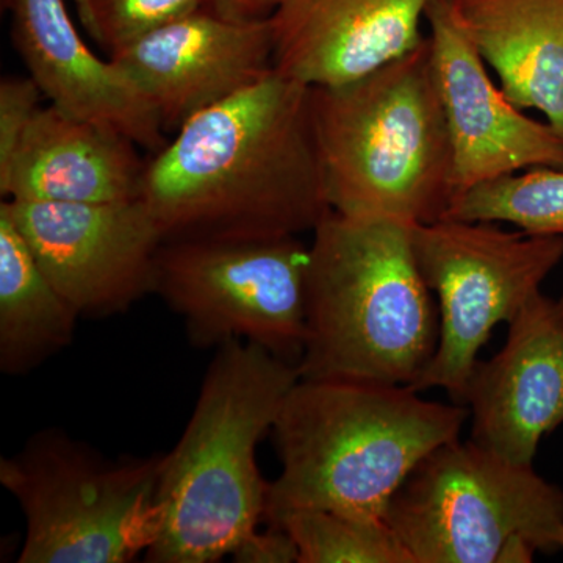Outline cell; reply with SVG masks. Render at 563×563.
I'll list each match as a JSON object with an SVG mask.
<instances>
[{"label": "cell", "instance_id": "1", "mask_svg": "<svg viewBox=\"0 0 563 563\" xmlns=\"http://www.w3.org/2000/svg\"><path fill=\"white\" fill-rule=\"evenodd\" d=\"M141 199L176 240L299 236L329 213L312 88L273 69L152 154Z\"/></svg>", "mask_w": 563, "mask_h": 563}, {"label": "cell", "instance_id": "2", "mask_svg": "<svg viewBox=\"0 0 563 563\" xmlns=\"http://www.w3.org/2000/svg\"><path fill=\"white\" fill-rule=\"evenodd\" d=\"M299 379L298 363L258 344L218 347L179 443L163 455L162 528L147 562H218L257 531L269 488L257 446Z\"/></svg>", "mask_w": 563, "mask_h": 563}, {"label": "cell", "instance_id": "3", "mask_svg": "<svg viewBox=\"0 0 563 563\" xmlns=\"http://www.w3.org/2000/svg\"><path fill=\"white\" fill-rule=\"evenodd\" d=\"M462 404L421 398L409 385L299 379L274 424L280 474L266 517L321 509L385 518L418 463L459 439Z\"/></svg>", "mask_w": 563, "mask_h": 563}, {"label": "cell", "instance_id": "4", "mask_svg": "<svg viewBox=\"0 0 563 563\" xmlns=\"http://www.w3.org/2000/svg\"><path fill=\"white\" fill-rule=\"evenodd\" d=\"M413 225L331 211L313 229L302 379L417 383L435 354L440 320Z\"/></svg>", "mask_w": 563, "mask_h": 563}, {"label": "cell", "instance_id": "5", "mask_svg": "<svg viewBox=\"0 0 563 563\" xmlns=\"http://www.w3.org/2000/svg\"><path fill=\"white\" fill-rule=\"evenodd\" d=\"M329 206L365 220L424 224L453 202V155L424 43L339 87L312 88Z\"/></svg>", "mask_w": 563, "mask_h": 563}, {"label": "cell", "instance_id": "6", "mask_svg": "<svg viewBox=\"0 0 563 563\" xmlns=\"http://www.w3.org/2000/svg\"><path fill=\"white\" fill-rule=\"evenodd\" d=\"M385 520L415 563H529L563 550V490L472 439L426 455Z\"/></svg>", "mask_w": 563, "mask_h": 563}, {"label": "cell", "instance_id": "7", "mask_svg": "<svg viewBox=\"0 0 563 563\" xmlns=\"http://www.w3.org/2000/svg\"><path fill=\"white\" fill-rule=\"evenodd\" d=\"M163 455L107 461L60 432L0 459V484L25 517L21 563H128L162 528Z\"/></svg>", "mask_w": 563, "mask_h": 563}, {"label": "cell", "instance_id": "8", "mask_svg": "<svg viewBox=\"0 0 563 563\" xmlns=\"http://www.w3.org/2000/svg\"><path fill=\"white\" fill-rule=\"evenodd\" d=\"M413 250L437 298L440 332L435 354L412 388H442L463 406L479 351L496 325L509 324L542 292L563 261V236L440 218L413 225Z\"/></svg>", "mask_w": 563, "mask_h": 563}, {"label": "cell", "instance_id": "9", "mask_svg": "<svg viewBox=\"0 0 563 563\" xmlns=\"http://www.w3.org/2000/svg\"><path fill=\"white\" fill-rule=\"evenodd\" d=\"M309 261L298 236L165 242L155 292L184 320L192 346L240 340L299 363Z\"/></svg>", "mask_w": 563, "mask_h": 563}, {"label": "cell", "instance_id": "10", "mask_svg": "<svg viewBox=\"0 0 563 563\" xmlns=\"http://www.w3.org/2000/svg\"><path fill=\"white\" fill-rule=\"evenodd\" d=\"M79 317L124 312L155 292L165 236L143 199L0 203Z\"/></svg>", "mask_w": 563, "mask_h": 563}, {"label": "cell", "instance_id": "11", "mask_svg": "<svg viewBox=\"0 0 563 563\" xmlns=\"http://www.w3.org/2000/svg\"><path fill=\"white\" fill-rule=\"evenodd\" d=\"M426 27L453 155V201L528 169L563 168L562 136L495 84L453 0H432Z\"/></svg>", "mask_w": 563, "mask_h": 563}, {"label": "cell", "instance_id": "12", "mask_svg": "<svg viewBox=\"0 0 563 563\" xmlns=\"http://www.w3.org/2000/svg\"><path fill=\"white\" fill-rule=\"evenodd\" d=\"M157 114L163 131L185 122L274 69L268 20L235 22L203 9L110 55Z\"/></svg>", "mask_w": 563, "mask_h": 563}, {"label": "cell", "instance_id": "13", "mask_svg": "<svg viewBox=\"0 0 563 563\" xmlns=\"http://www.w3.org/2000/svg\"><path fill=\"white\" fill-rule=\"evenodd\" d=\"M472 440L533 465L544 437L563 424V301L537 295L509 322L506 343L477 361L466 387Z\"/></svg>", "mask_w": 563, "mask_h": 563}, {"label": "cell", "instance_id": "14", "mask_svg": "<svg viewBox=\"0 0 563 563\" xmlns=\"http://www.w3.org/2000/svg\"><path fill=\"white\" fill-rule=\"evenodd\" d=\"M432 0H277L273 65L310 88L350 84L424 43Z\"/></svg>", "mask_w": 563, "mask_h": 563}, {"label": "cell", "instance_id": "15", "mask_svg": "<svg viewBox=\"0 0 563 563\" xmlns=\"http://www.w3.org/2000/svg\"><path fill=\"white\" fill-rule=\"evenodd\" d=\"M13 43L51 103L124 133L157 154L168 144L161 120L113 62L87 46L65 0H2Z\"/></svg>", "mask_w": 563, "mask_h": 563}, {"label": "cell", "instance_id": "16", "mask_svg": "<svg viewBox=\"0 0 563 563\" xmlns=\"http://www.w3.org/2000/svg\"><path fill=\"white\" fill-rule=\"evenodd\" d=\"M139 144L60 107H41L0 169V192L13 201L114 202L141 198L147 161Z\"/></svg>", "mask_w": 563, "mask_h": 563}, {"label": "cell", "instance_id": "17", "mask_svg": "<svg viewBox=\"0 0 563 563\" xmlns=\"http://www.w3.org/2000/svg\"><path fill=\"white\" fill-rule=\"evenodd\" d=\"M474 46L520 109L563 139V0H453Z\"/></svg>", "mask_w": 563, "mask_h": 563}, {"label": "cell", "instance_id": "18", "mask_svg": "<svg viewBox=\"0 0 563 563\" xmlns=\"http://www.w3.org/2000/svg\"><path fill=\"white\" fill-rule=\"evenodd\" d=\"M79 318L0 207V369L36 368L73 342Z\"/></svg>", "mask_w": 563, "mask_h": 563}, {"label": "cell", "instance_id": "19", "mask_svg": "<svg viewBox=\"0 0 563 563\" xmlns=\"http://www.w3.org/2000/svg\"><path fill=\"white\" fill-rule=\"evenodd\" d=\"M266 520L290 533L299 563H415L385 518L295 509Z\"/></svg>", "mask_w": 563, "mask_h": 563}, {"label": "cell", "instance_id": "20", "mask_svg": "<svg viewBox=\"0 0 563 563\" xmlns=\"http://www.w3.org/2000/svg\"><path fill=\"white\" fill-rule=\"evenodd\" d=\"M443 218L563 236V168H533L479 185L455 198Z\"/></svg>", "mask_w": 563, "mask_h": 563}, {"label": "cell", "instance_id": "21", "mask_svg": "<svg viewBox=\"0 0 563 563\" xmlns=\"http://www.w3.org/2000/svg\"><path fill=\"white\" fill-rule=\"evenodd\" d=\"M85 32L113 55L163 25L206 7V0H74Z\"/></svg>", "mask_w": 563, "mask_h": 563}, {"label": "cell", "instance_id": "22", "mask_svg": "<svg viewBox=\"0 0 563 563\" xmlns=\"http://www.w3.org/2000/svg\"><path fill=\"white\" fill-rule=\"evenodd\" d=\"M43 95L32 76L0 81V169L5 168L38 113Z\"/></svg>", "mask_w": 563, "mask_h": 563}, {"label": "cell", "instance_id": "23", "mask_svg": "<svg viewBox=\"0 0 563 563\" xmlns=\"http://www.w3.org/2000/svg\"><path fill=\"white\" fill-rule=\"evenodd\" d=\"M232 558L240 563H299V551L290 533L272 525L268 531L252 532Z\"/></svg>", "mask_w": 563, "mask_h": 563}, {"label": "cell", "instance_id": "24", "mask_svg": "<svg viewBox=\"0 0 563 563\" xmlns=\"http://www.w3.org/2000/svg\"><path fill=\"white\" fill-rule=\"evenodd\" d=\"M277 0H206L207 9L228 21L268 20Z\"/></svg>", "mask_w": 563, "mask_h": 563}, {"label": "cell", "instance_id": "25", "mask_svg": "<svg viewBox=\"0 0 563 563\" xmlns=\"http://www.w3.org/2000/svg\"><path fill=\"white\" fill-rule=\"evenodd\" d=\"M562 301H563V295H562Z\"/></svg>", "mask_w": 563, "mask_h": 563}]
</instances>
